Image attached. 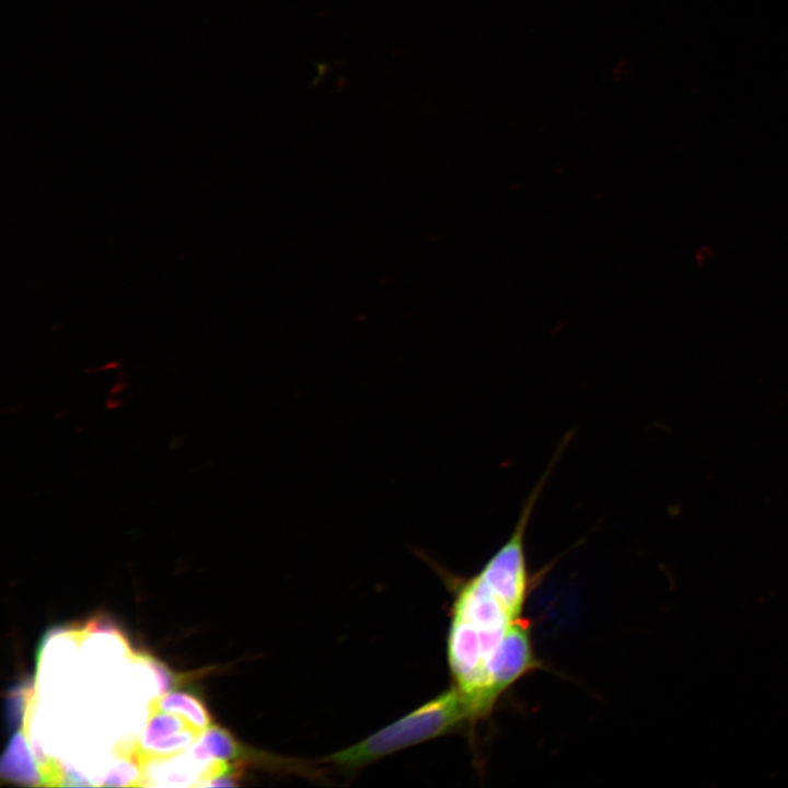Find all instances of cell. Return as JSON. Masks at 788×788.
Masks as SVG:
<instances>
[{"label":"cell","instance_id":"obj_8","mask_svg":"<svg viewBox=\"0 0 788 788\" xmlns=\"http://www.w3.org/2000/svg\"><path fill=\"white\" fill-rule=\"evenodd\" d=\"M138 659L146 663L152 670L159 683V694H165L175 684L173 673L159 660L148 656L139 654Z\"/></svg>","mask_w":788,"mask_h":788},{"label":"cell","instance_id":"obj_1","mask_svg":"<svg viewBox=\"0 0 788 788\" xmlns=\"http://www.w3.org/2000/svg\"><path fill=\"white\" fill-rule=\"evenodd\" d=\"M538 496L530 493L508 540L457 590L448 634V662L454 686L475 718L491 711L489 672L514 624L522 618L531 577L525 536Z\"/></svg>","mask_w":788,"mask_h":788},{"label":"cell","instance_id":"obj_9","mask_svg":"<svg viewBox=\"0 0 788 788\" xmlns=\"http://www.w3.org/2000/svg\"><path fill=\"white\" fill-rule=\"evenodd\" d=\"M85 630L104 633L109 631L120 635V631L117 628L116 624L106 615L93 616L91 619L88 621L85 625Z\"/></svg>","mask_w":788,"mask_h":788},{"label":"cell","instance_id":"obj_5","mask_svg":"<svg viewBox=\"0 0 788 788\" xmlns=\"http://www.w3.org/2000/svg\"><path fill=\"white\" fill-rule=\"evenodd\" d=\"M148 719L140 735L136 742L138 749L144 748L155 741L169 738L187 728L194 727L182 715H173L170 711H163L157 708H148ZM195 728V727H194Z\"/></svg>","mask_w":788,"mask_h":788},{"label":"cell","instance_id":"obj_3","mask_svg":"<svg viewBox=\"0 0 788 788\" xmlns=\"http://www.w3.org/2000/svg\"><path fill=\"white\" fill-rule=\"evenodd\" d=\"M24 733L19 731L13 734L1 757L2 779L24 786H42V777Z\"/></svg>","mask_w":788,"mask_h":788},{"label":"cell","instance_id":"obj_2","mask_svg":"<svg viewBox=\"0 0 788 788\" xmlns=\"http://www.w3.org/2000/svg\"><path fill=\"white\" fill-rule=\"evenodd\" d=\"M475 721L474 714L453 685L421 707L361 742L326 757L338 766L358 768L385 755L438 738Z\"/></svg>","mask_w":788,"mask_h":788},{"label":"cell","instance_id":"obj_7","mask_svg":"<svg viewBox=\"0 0 788 788\" xmlns=\"http://www.w3.org/2000/svg\"><path fill=\"white\" fill-rule=\"evenodd\" d=\"M32 694L33 688L28 684L16 685L9 692L7 716L12 728L23 720Z\"/></svg>","mask_w":788,"mask_h":788},{"label":"cell","instance_id":"obj_4","mask_svg":"<svg viewBox=\"0 0 788 788\" xmlns=\"http://www.w3.org/2000/svg\"><path fill=\"white\" fill-rule=\"evenodd\" d=\"M149 707L177 712L201 733L211 726V717L207 708L199 698L189 693L172 692L159 695L150 700Z\"/></svg>","mask_w":788,"mask_h":788},{"label":"cell","instance_id":"obj_6","mask_svg":"<svg viewBox=\"0 0 788 788\" xmlns=\"http://www.w3.org/2000/svg\"><path fill=\"white\" fill-rule=\"evenodd\" d=\"M102 786H144V775L140 763L132 757H123L104 775Z\"/></svg>","mask_w":788,"mask_h":788}]
</instances>
